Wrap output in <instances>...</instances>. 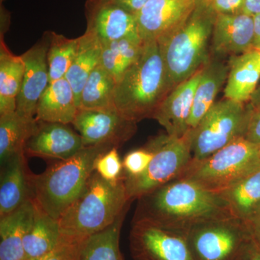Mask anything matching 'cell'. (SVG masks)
Returning <instances> with one entry per match:
<instances>
[{
  "instance_id": "cell-1",
  "label": "cell",
  "mask_w": 260,
  "mask_h": 260,
  "mask_svg": "<svg viewBox=\"0 0 260 260\" xmlns=\"http://www.w3.org/2000/svg\"><path fill=\"white\" fill-rule=\"evenodd\" d=\"M226 215L232 214L220 195L179 177L138 199L133 221L186 234L197 224Z\"/></svg>"
},
{
  "instance_id": "cell-2",
  "label": "cell",
  "mask_w": 260,
  "mask_h": 260,
  "mask_svg": "<svg viewBox=\"0 0 260 260\" xmlns=\"http://www.w3.org/2000/svg\"><path fill=\"white\" fill-rule=\"evenodd\" d=\"M132 202L124 173L117 181H109L94 171L79 198L58 220L61 237L80 241L102 232L129 209Z\"/></svg>"
},
{
  "instance_id": "cell-3",
  "label": "cell",
  "mask_w": 260,
  "mask_h": 260,
  "mask_svg": "<svg viewBox=\"0 0 260 260\" xmlns=\"http://www.w3.org/2000/svg\"><path fill=\"white\" fill-rule=\"evenodd\" d=\"M172 90L158 42H145L134 64L116 83L114 106L129 121L153 118Z\"/></svg>"
},
{
  "instance_id": "cell-4",
  "label": "cell",
  "mask_w": 260,
  "mask_h": 260,
  "mask_svg": "<svg viewBox=\"0 0 260 260\" xmlns=\"http://www.w3.org/2000/svg\"><path fill=\"white\" fill-rule=\"evenodd\" d=\"M216 16L208 0H196L185 22L157 40L172 90L208 64Z\"/></svg>"
},
{
  "instance_id": "cell-5",
  "label": "cell",
  "mask_w": 260,
  "mask_h": 260,
  "mask_svg": "<svg viewBox=\"0 0 260 260\" xmlns=\"http://www.w3.org/2000/svg\"><path fill=\"white\" fill-rule=\"evenodd\" d=\"M113 148L116 147L107 144L84 147L71 158L53 164L42 174H30L34 203L59 220L83 192L95 171L97 158Z\"/></svg>"
},
{
  "instance_id": "cell-6",
  "label": "cell",
  "mask_w": 260,
  "mask_h": 260,
  "mask_svg": "<svg viewBox=\"0 0 260 260\" xmlns=\"http://www.w3.org/2000/svg\"><path fill=\"white\" fill-rule=\"evenodd\" d=\"M260 164V145L244 137L201 160L191 159L180 177L220 194Z\"/></svg>"
},
{
  "instance_id": "cell-7",
  "label": "cell",
  "mask_w": 260,
  "mask_h": 260,
  "mask_svg": "<svg viewBox=\"0 0 260 260\" xmlns=\"http://www.w3.org/2000/svg\"><path fill=\"white\" fill-rule=\"evenodd\" d=\"M153 158L146 171L138 177L124 173L128 196L132 201L181 177L192 159L190 133L181 138L162 134L150 140Z\"/></svg>"
},
{
  "instance_id": "cell-8",
  "label": "cell",
  "mask_w": 260,
  "mask_h": 260,
  "mask_svg": "<svg viewBox=\"0 0 260 260\" xmlns=\"http://www.w3.org/2000/svg\"><path fill=\"white\" fill-rule=\"evenodd\" d=\"M247 104L224 99L215 102L189 130L192 159L201 160L245 135L251 112Z\"/></svg>"
},
{
  "instance_id": "cell-9",
  "label": "cell",
  "mask_w": 260,
  "mask_h": 260,
  "mask_svg": "<svg viewBox=\"0 0 260 260\" xmlns=\"http://www.w3.org/2000/svg\"><path fill=\"white\" fill-rule=\"evenodd\" d=\"M186 237L194 260H240L252 238L246 222L232 215L197 224Z\"/></svg>"
},
{
  "instance_id": "cell-10",
  "label": "cell",
  "mask_w": 260,
  "mask_h": 260,
  "mask_svg": "<svg viewBox=\"0 0 260 260\" xmlns=\"http://www.w3.org/2000/svg\"><path fill=\"white\" fill-rule=\"evenodd\" d=\"M129 246L133 260H194L185 234L144 220L133 221Z\"/></svg>"
},
{
  "instance_id": "cell-11",
  "label": "cell",
  "mask_w": 260,
  "mask_h": 260,
  "mask_svg": "<svg viewBox=\"0 0 260 260\" xmlns=\"http://www.w3.org/2000/svg\"><path fill=\"white\" fill-rule=\"evenodd\" d=\"M81 136L84 146L111 145L119 148L137 131V123L116 110L78 109L72 123Z\"/></svg>"
},
{
  "instance_id": "cell-12",
  "label": "cell",
  "mask_w": 260,
  "mask_h": 260,
  "mask_svg": "<svg viewBox=\"0 0 260 260\" xmlns=\"http://www.w3.org/2000/svg\"><path fill=\"white\" fill-rule=\"evenodd\" d=\"M50 31L43 39L22 54L25 74L21 90L17 99L16 112L28 119H35L38 103L49 84L47 53Z\"/></svg>"
},
{
  "instance_id": "cell-13",
  "label": "cell",
  "mask_w": 260,
  "mask_h": 260,
  "mask_svg": "<svg viewBox=\"0 0 260 260\" xmlns=\"http://www.w3.org/2000/svg\"><path fill=\"white\" fill-rule=\"evenodd\" d=\"M195 5L196 0H149L135 15L142 40L157 41L179 28Z\"/></svg>"
},
{
  "instance_id": "cell-14",
  "label": "cell",
  "mask_w": 260,
  "mask_h": 260,
  "mask_svg": "<svg viewBox=\"0 0 260 260\" xmlns=\"http://www.w3.org/2000/svg\"><path fill=\"white\" fill-rule=\"evenodd\" d=\"M85 10L86 30L95 34L102 44L140 37L135 15L114 0H87Z\"/></svg>"
},
{
  "instance_id": "cell-15",
  "label": "cell",
  "mask_w": 260,
  "mask_h": 260,
  "mask_svg": "<svg viewBox=\"0 0 260 260\" xmlns=\"http://www.w3.org/2000/svg\"><path fill=\"white\" fill-rule=\"evenodd\" d=\"M79 133L68 124L38 121L35 131L27 141L25 155L66 160L84 148Z\"/></svg>"
},
{
  "instance_id": "cell-16",
  "label": "cell",
  "mask_w": 260,
  "mask_h": 260,
  "mask_svg": "<svg viewBox=\"0 0 260 260\" xmlns=\"http://www.w3.org/2000/svg\"><path fill=\"white\" fill-rule=\"evenodd\" d=\"M203 69L169 92L153 116L170 136L181 138L189 131L193 101Z\"/></svg>"
},
{
  "instance_id": "cell-17",
  "label": "cell",
  "mask_w": 260,
  "mask_h": 260,
  "mask_svg": "<svg viewBox=\"0 0 260 260\" xmlns=\"http://www.w3.org/2000/svg\"><path fill=\"white\" fill-rule=\"evenodd\" d=\"M254 16L244 13L217 14L212 35V50L216 56H235L252 49Z\"/></svg>"
},
{
  "instance_id": "cell-18",
  "label": "cell",
  "mask_w": 260,
  "mask_h": 260,
  "mask_svg": "<svg viewBox=\"0 0 260 260\" xmlns=\"http://www.w3.org/2000/svg\"><path fill=\"white\" fill-rule=\"evenodd\" d=\"M229 75L224 89L225 99L247 104L260 80V49L252 48L229 61Z\"/></svg>"
},
{
  "instance_id": "cell-19",
  "label": "cell",
  "mask_w": 260,
  "mask_h": 260,
  "mask_svg": "<svg viewBox=\"0 0 260 260\" xmlns=\"http://www.w3.org/2000/svg\"><path fill=\"white\" fill-rule=\"evenodd\" d=\"M25 154L2 164L0 180V218L15 211L32 198L30 175Z\"/></svg>"
},
{
  "instance_id": "cell-20",
  "label": "cell",
  "mask_w": 260,
  "mask_h": 260,
  "mask_svg": "<svg viewBox=\"0 0 260 260\" xmlns=\"http://www.w3.org/2000/svg\"><path fill=\"white\" fill-rule=\"evenodd\" d=\"M32 198L0 218V260H25L24 238L34 219Z\"/></svg>"
},
{
  "instance_id": "cell-21",
  "label": "cell",
  "mask_w": 260,
  "mask_h": 260,
  "mask_svg": "<svg viewBox=\"0 0 260 260\" xmlns=\"http://www.w3.org/2000/svg\"><path fill=\"white\" fill-rule=\"evenodd\" d=\"M78 107L74 92L66 78L49 84L38 103L36 120L72 124Z\"/></svg>"
},
{
  "instance_id": "cell-22",
  "label": "cell",
  "mask_w": 260,
  "mask_h": 260,
  "mask_svg": "<svg viewBox=\"0 0 260 260\" xmlns=\"http://www.w3.org/2000/svg\"><path fill=\"white\" fill-rule=\"evenodd\" d=\"M219 195L234 217L247 223L260 210V164Z\"/></svg>"
},
{
  "instance_id": "cell-23",
  "label": "cell",
  "mask_w": 260,
  "mask_h": 260,
  "mask_svg": "<svg viewBox=\"0 0 260 260\" xmlns=\"http://www.w3.org/2000/svg\"><path fill=\"white\" fill-rule=\"evenodd\" d=\"M229 64L210 58L202 71L201 78L195 91L189 129H194L203 116L215 104V99L223 84L226 83L229 75Z\"/></svg>"
},
{
  "instance_id": "cell-24",
  "label": "cell",
  "mask_w": 260,
  "mask_h": 260,
  "mask_svg": "<svg viewBox=\"0 0 260 260\" xmlns=\"http://www.w3.org/2000/svg\"><path fill=\"white\" fill-rule=\"evenodd\" d=\"M34 203V219L24 238L25 259L45 257L57 247L61 239L58 220Z\"/></svg>"
},
{
  "instance_id": "cell-25",
  "label": "cell",
  "mask_w": 260,
  "mask_h": 260,
  "mask_svg": "<svg viewBox=\"0 0 260 260\" xmlns=\"http://www.w3.org/2000/svg\"><path fill=\"white\" fill-rule=\"evenodd\" d=\"M102 49L100 39L89 30H85V34L78 38L76 55L65 76L74 92L78 109L84 85L92 72L100 64Z\"/></svg>"
},
{
  "instance_id": "cell-26",
  "label": "cell",
  "mask_w": 260,
  "mask_h": 260,
  "mask_svg": "<svg viewBox=\"0 0 260 260\" xmlns=\"http://www.w3.org/2000/svg\"><path fill=\"white\" fill-rule=\"evenodd\" d=\"M25 63L0 41V116L16 112L17 99L23 84Z\"/></svg>"
},
{
  "instance_id": "cell-27",
  "label": "cell",
  "mask_w": 260,
  "mask_h": 260,
  "mask_svg": "<svg viewBox=\"0 0 260 260\" xmlns=\"http://www.w3.org/2000/svg\"><path fill=\"white\" fill-rule=\"evenodd\" d=\"M127 210L107 229L78 241L73 260H124L119 249V239Z\"/></svg>"
},
{
  "instance_id": "cell-28",
  "label": "cell",
  "mask_w": 260,
  "mask_h": 260,
  "mask_svg": "<svg viewBox=\"0 0 260 260\" xmlns=\"http://www.w3.org/2000/svg\"><path fill=\"white\" fill-rule=\"evenodd\" d=\"M37 125L36 119L23 117L16 112L0 116L1 165L13 157L24 153L25 144Z\"/></svg>"
},
{
  "instance_id": "cell-29",
  "label": "cell",
  "mask_w": 260,
  "mask_h": 260,
  "mask_svg": "<svg viewBox=\"0 0 260 260\" xmlns=\"http://www.w3.org/2000/svg\"><path fill=\"white\" fill-rule=\"evenodd\" d=\"M103 44L100 64L114 77L116 83L137 59L144 47L140 37H127Z\"/></svg>"
},
{
  "instance_id": "cell-30",
  "label": "cell",
  "mask_w": 260,
  "mask_h": 260,
  "mask_svg": "<svg viewBox=\"0 0 260 260\" xmlns=\"http://www.w3.org/2000/svg\"><path fill=\"white\" fill-rule=\"evenodd\" d=\"M116 80L102 64L92 72L84 85L79 109L115 110Z\"/></svg>"
},
{
  "instance_id": "cell-31",
  "label": "cell",
  "mask_w": 260,
  "mask_h": 260,
  "mask_svg": "<svg viewBox=\"0 0 260 260\" xmlns=\"http://www.w3.org/2000/svg\"><path fill=\"white\" fill-rule=\"evenodd\" d=\"M78 47V39H68L50 31L47 53L49 83L65 78L73 64Z\"/></svg>"
},
{
  "instance_id": "cell-32",
  "label": "cell",
  "mask_w": 260,
  "mask_h": 260,
  "mask_svg": "<svg viewBox=\"0 0 260 260\" xmlns=\"http://www.w3.org/2000/svg\"><path fill=\"white\" fill-rule=\"evenodd\" d=\"M117 148H113L103 153L95 162V172L109 181H115L120 179L123 174V162L121 161Z\"/></svg>"
},
{
  "instance_id": "cell-33",
  "label": "cell",
  "mask_w": 260,
  "mask_h": 260,
  "mask_svg": "<svg viewBox=\"0 0 260 260\" xmlns=\"http://www.w3.org/2000/svg\"><path fill=\"white\" fill-rule=\"evenodd\" d=\"M153 150L149 145L145 148L132 150L123 160L124 173L129 177H138L146 171L153 158Z\"/></svg>"
},
{
  "instance_id": "cell-34",
  "label": "cell",
  "mask_w": 260,
  "mask_h": 260,
  "mask_svg": "<svg viewBox=\"0 0 260 260\" xmlns=\"http://www.w3.org/2000/svg\"><path fill=\"white\" fill-rule=\"evenodd\" d=\"M78 242L68 240L61 237V242L57 247L46 256L44 260H73L75 246Z\"/></svg>"
},
{
  "instance_id": "cell-35",
  "label": "cell",
  "mask_w": 260,
  "mask_h": 260,
  "mask_svg": "<svg viewBox=\"0 0 260 260\" xmlns=\"http://www.w3.org/2000/svg\"><path fill=\"white\" fill-rule=\"evenodd\" d=\"M217 14L232 15L242 13L245 0H208Z\"/></svg>"
},
{
  "instance_id": "cell-36",
  "label": "cell",
  "mask_w": 260,
  "mask_h": 260,
  "mask_svg": "<svg viewBox=\"0 0 260 260\" xmlns=\"http://www.w3.org/2000/svg\"><path fill=\"white\" fill-rule=\"evenodd\" d=\"M244 138L260 145V107L251 109Z\"/></svg>"
},
{
  "instance_id": "cell-37",
  "label": "cell",
  "mask_w": 260,
  "mask_h": 260,
  "mask_svg": "<svg viewBox=\"0 0 260 260\" xmlns=\"http://www.w3.org/2000/svg\"><path fill=\"white\" fill-rule=\"evenodd\" d=\"M114 2L126 11L136 15L144 8L149 0H114Z\"/></svg>"
},
{
  "instance_id": "cell-38",
  "label": "cell",
  "mask_w": 260,
  "mask_h": 260,
  "mask_svg": "<svg viewBox=\"0 0 260 260\" xmlns=\"http://www.w3.org/2000/svg\"><path fill=\"white\" fill-rule=\"evenodd\" d=\"M240 260H260V246L251 238Z\"/></svg>"
},
{
  "instance_id": "cell-39",
  "label": "cell",
  "mask_w": 260,
  "mask_h": 260,
  "mask_svg": "<svg viewBox=\"0 0 260 260\" xmlns=\"http://www.w3.org/2000/svg\"><path fill=\"white\" fill-rule=\"evenodd\" d=\"M253 239L260 246V210L246 223Z\"/></svg>"
},
{
  "instance_id": "cell-40",
  "label": "cell",
  "mask_w": 260,
  "mask_h": 260,
  "mask_svg": "<svg viewBox=\"0 0 260 260\" xmlns=\"http://www.w3.org/2000/svg\"><path fill=\"white\" fill-rule=\"evenodd\" d=\"M242 13L254 16L260 14V0H245Z\"/></svg>"
},
{
  "instance_id": "cell-41",
  "label": "cell",
  "mask_w": 260,
  "mask_h": 260,
  "mask_svg": "<svg viewBox=\"0 0 260 260\" xmlns=\"http://www.w3.org/2000/svg\"><path fill=\"white\" fill-rule=\"evenodd\" d=\"M254 39L253 47L260 49V14L254 15Z\"/></svg>"
},
{
  "instance_id": "cell-42",
  "label": "cell",
  "mask_w": 260,
  "mask_h": 260,
  "mask_svg": "<svg viewBox=\"0 0 260 260\" xmlns=\"http://www.w3.org/2000/svg\"><path fill=\"white\" fill-rule=\"evenodd\" d=\"M251 109H255L256 107H260V83L258 85L255 92L253 94L250 102H249Z\"/></svg>"
},
{
  "instance_id": "cell-43",
  "label": "cell",
  "mask_w": 260,
  "mask_h": 260,
  "mask_svg": "<svg viewBox=\"0 0 260 260\" xmlns=\"http://www.w3.org/2000/svg\"><path fill=\"white\" fill-rule=\"evenodd\" d=\"M44 258H41V259H25V260H44Z\"/></svg>"
},
{
  "instance_id": "cell-44",
  "label": "cell",
  "mask_w": 260,
  "mask_h": 260,
  "mask_svg": "<svg viewBox=\"0 0 260 260\" xmlns=\"http://www.w3.org/2000/svg\"><path fill=\"white\" fill-rule=\"evenodd\" d=\"M4 1H5V0H0V2H1V4H2V3H3V2H4Z\"/></svg>"
}]
</instances>
